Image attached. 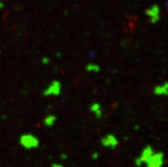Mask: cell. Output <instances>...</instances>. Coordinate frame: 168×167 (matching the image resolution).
I'll return each instance as SVG.
<instances>
[{
	"instance_id": "obj_5",
	"label": "cell",
	"mask_w": 168,
	"mask_h": 167,
	"mask_svg": "<svg viewBox=\"0 0 168 167\" xmlns=\"http://www.w3.org/2000/svg\"><path fill=\"white\" fill-rule=\"evenodd\" d=\"M146 14L148 15V16L150 18V20H151V21H152L153 23H155L156 20H158L159 10L157 9L156 6H154V7L151 8L150 10H147Z\"/></svg>"
},
{
	"instance_id": "obj_2",
	"label": "cell",
	"mask_w": 168,
	"mask_h": 167,
	"mask_svg": "<svg viewBox=\"0 0 168 167\" xmlns=\"http://www.w3.org/2000/svg\"><path fill=\"white\" fill-rule=\"evenodd\" d=\"M61 92V84L58 80H53L46 89L43 91L44 97L49 96H59Z\"/></svg>"
},
{
	"instance_id": "obj_8",
	"label": "cell",
	"mask_w": 168,
	"mask_h": 167,
	"mask_svg": "<svg viewBox=\"0 0 168 167\" xmlns=\"http://www.w3.org/2000/svg\"><path fill=\"white\" fill-rule=\"evenodd\" d=\"M52 167H62L61 166H60V165H57V164H54Z\"/></svg>"
},
{
	"instance_id": "obj_3",
	"label": "cell",
	"mask_w": 168,
	"mask_h": 167,
	"mask_svg": "<svg viewBox=\"0 0 168 167\" xmlns=\"http://www.w3.org/2000/svg\"><path fill=\"white\" fill-rule=\"evenodd\" d=\"M102 146L108 148H114L117 147L118 145V140L115 137L114 135L112 134H109L107 136H105L103 138H102L101 141Z\"/></svg>"
},
{
	"instance_id": "obj_6",
	"label": "cell",
	"mask_w": 168,
	"mask_h": 167,
	"mask_svg": "<svg viewBox=\"0 0 168 167\" xmlns=\"http://www.w3.org/2000/svg\"><path fill=\"white\" fill-rule=\"evenodd\" d=\"M56 121V117L53 114H49L44 119V125L46 127H51L55 125Z\"/></svg>"
},
{
	"instance_id": "obj_4",
	"label": "cell",
	"mask_w": 168,
	"mask_h": 167,
	"mask_svg": "<svg viewBox=\"0 0 168 167\" xmlns=\"http://www.w3.org/2000/svg\"><path fill=\"white\" fill-rule=\"evenodd\" d=\"M90 110L92 113L95 114V116L97 118H101L102 116V108L99 103L97 102H94L90 105Z\"/></svg>"
},
{
	"instance_id": "obj_1",
	"label": "cell",
	"mask_w": 168,
	"mask_h": 167,
	"mask_svg": "<svg viewBox=\"0 0 168 167\" xmlns=\"http://www.w3.org/2000/svg\"><path fill=\"white\" fill-rule=\"evenodd\" d=\"M20 144L26 149L36 148L40 146V140L32 134H23L20 137Z\"/></svg>"
},
{
	"instance_id": "obj_7",
	"label": "cell",
	"mask_w": 168,
	"mask_h": 167,
	"mask_svg": "<svg viewBox=\"0 0 168 167\" xmlns=\"http://www.w3.org/2000/svg\"><path fill=\"white\" fill-rule=\"evenodd\" d=\"M86 71L87 72H90V73H98L100 71V67L98 65H96V64H88L86 66Z\"/></svg>"
}]
</instances>
